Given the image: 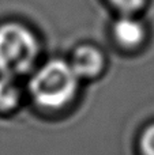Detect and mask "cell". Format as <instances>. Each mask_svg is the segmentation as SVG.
Returning a JSON list of instances; mask_svg holds the SVG:
<instances>
[{"mask_svg":"<svg viewBox=\"0 0 154 155\" xmlns=\"http://www.w3.org/2000/svg\"><path fill=\"white\" fill-rule=\"evenodd\" d=\"M113 7H116L120 12L131 15V14L139 11L145 5L146 0H108Z\"/></svg>","mask_w":154,"mask_h":155,"instance_id":"cell-7","label":"cell"},{"mask_svg":"<svg viewBox=\"0 0 154 155\" xmlns=\"http://www.w3.org/2000/svg\"><path fill=\"white\" fill-rule=\"evenodd\" d=\"M40 57L35 34L18 22L0 25V75L21 78L34 70Z\"/></svg>","mask_w":154,"mask_h":155,"instance_id":"cell-2","label":"cell"},{"mask_svg":"<svg viewBox=\"0 0 154 155\" xmlns=\"http://www.w3.org/2000/svg\"><path fill=\"white\" fill-rule=\"evenodd\" d=\"M139 155H154V121L146 124L138 137Z\"/></svg>","mask_w":154,"mask_h":155,"instance_id":"cell-6","label":"cell"},{"mask_svg":"<svg viewBox=\"0 0 154 155\" xmlns=\"http://www.w3.org/2000/svg\"><path fill=\"white\" fill-rule=\"evenodd\" d=\"M70 64L79 79H94L104 71L105 59L98 48L81 45L74 52Z\"/></svg>","mask_w":154,"mask_h":155,"instance_id":"cell-3","label":"cell"},{"mask_svg":"<svg viewBox=\"0 0 154 155\" xmlns=\"http://www.w3.org/2000/svg\"><path fill=\"white\" fill-rule=\"evenodd\" d=\"M79 79L70 63L55 59L34 71L29 82V94L44 113H63L71 109L78 98Z\"/></svg>","mask_w":154,"mask_h":155,"instance_id":"cell-1","label":"cell"},{"mask_svg":"<svg viewBox=\"0 0 154 155\" xmlns=\"http://www.w3.org/2000/svg\"><path fill=\"white\" fill-rule=\"evenodd\" d=\"M23 91L18 79L0 75V114L15 112L22 104Z\"/></svg>","mask_w":154,"mask_h":155,"instance_id":"cell-5","label":"cell"},{"mask_svg":"<svg viewBox=\"0 0 154 155\" xmlns=\"http://www.w3.org/2000/svg\"><path fill=\"white\" fill-rule=\"evenodd\" d=\"M113 37L120 44V46L127 49L138 48L146 37L145 26L131 15H124L119 18L113 25Z\"/></svg>","mask_w":154,"mask_h":155,"instance_id":"cell-4","label":"cell"}]
</instances>
